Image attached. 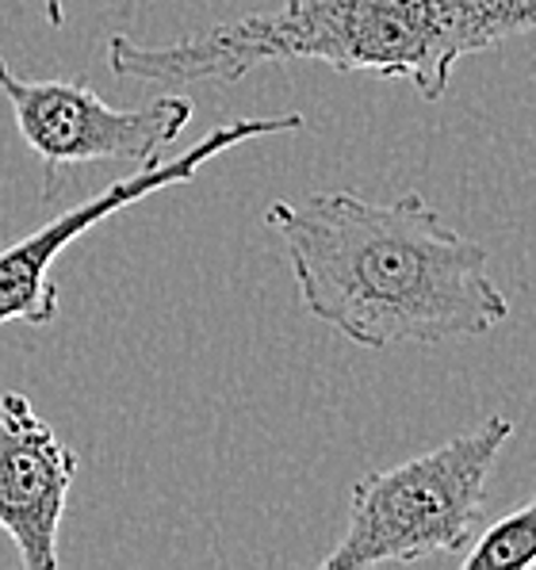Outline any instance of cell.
<instances>
[{
  "mask_svg": "<svg viewBox=\"0 0 536 570\" xmlns=\"http://www.w3.org/2000/svg\"><path fill=\"white\" fill-rule=\"evenodd\" d=\"M468 570H517V567H536V494L522 510L506 513L503 521H495L487 532H479L471 543Z\"/></svg>",
  "mask_w": 536,
  "mask_h": 570,
  "instance_id": "obj_7",
  "label": "cell"
},
{
  "mask_svg": "<svg viewBox=\"0 0 536 570\" xmlns=\"http://www.w3.org/2000/svg\"><path fill=\"white\" fill-rule=\"evenodd\" d=\"M0 92L28 150L42 161L47 188L66 169L92 161L149 165L192 119L188 96H157L143 108H111L85 81H28L0 58Z\"/></svg>",
  "mask_w": 536,
  "mask_h": 570,
  "instance_id": "obj_5",
  "label": "cell"
},
{
  "mask_svg": "<svg viewBox=\"0 0 536 570\" xmlns=\"http://www.w3.org/2000/svg\"><path fill=\"white\" fill-rule=\"evenodd\" d=\"M509 436L514 421L487 417L441 449L357 479L349 494V529L322 567L364 570L468 551L483 524L487 479Z\"/></svg>",
  "mask_w": 536,
  "mask_h": 570,
  "instance_id": "obj_3",
  "label": "cell"
},
{
  "mask_svg": "<svg viewBox=\"0 0 536 570\" xmlns=\"http://www.w3.org/2000/svg\"><path fill=\"white\" fill-rule=\"evenodd\" d=\"M303 127H306V119L295 116V111L218 122V127H211L192 150L169 157V161L157 157V161H149V165H138L130 177L108 184L100 196L61 210L47 226L28 234V238L0 249V326H12V322L50 326V322L58 318V284H55V276H50V268H55L61 253L77 238H85L92 226L108 223L111 215L135 207L138 199L154 196V191L196 180V173L204 169L211 157L238 150V146L257 142V138L295 135V130H303Z\"/></svg>",
  "mask_w": 536,
  "mask_h": 570,
  "instance_id": "obj_4",
  "label": "cell"
},
{
  "mask_svg": "<svg viewBox=\"0 0 536 570\" xmlns=\"http://www.w3.org/2000/svg\"><path fill=\"white\" fill-rule=\"evenodd\" d=\"M47 20L55 23V28L66 23V4H61V0H47Z\"/></svg>",
  "mask_w": 536,
  "mask_h": 570,
  "instance_id": "obj_8",
  "label": "cell"
},
{
  "mask_svg": "<svg viewBox=\"0 0 536 570\" xmlns=\"http://www.w3.org/2000/svg\"><path fill=\"white\" fill-rule=\"evenodd\" d=\"M269 226L292 261L299 303L360 348L487 337L509 318L487 245L452 230L418 191L276 199Z\"/></svg>",
  "mask_w": 536,
  "mask_h": 570,
  "instance_id": "obj_1",
  "label": "cell"
},
{
  "mask_svg": "<svg viewBox=\"0 0 536 570\" xmlns=\"http://www.w3.org/2000/svg\"><path fill=\"white\" fill-rule=\"evenodd\" d=\"M77 455L31 406L28 394H0V529L28 570L58 567V532Z\"/></svg>",
  "mask_w": 536,
  "mask_h": 570,
  "instance_id": "obj_6",
  "label": "cell"
},
{
  "mask_svg": "<svg viewBox=\"0 0 536 570\" xmlns=\"http://www.w3.org/2000/svg\"><path fill=\"white\" fill-rule=\"evenodd\" d=\"M536 31V0H284L211 23L165 47L108 39V66L130 81H242L272 61H322L380 73L441 100L460 58Z\"/></svg>",
  "mask_w": 536,
  "mask_h": 570,
  "instance_id": "obj_2",
  "label": "cell"
}]
</instances>
